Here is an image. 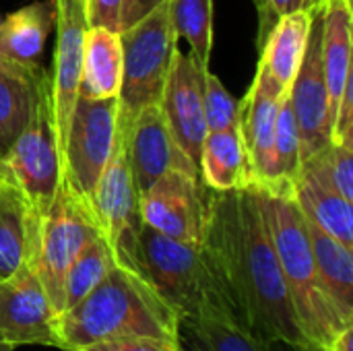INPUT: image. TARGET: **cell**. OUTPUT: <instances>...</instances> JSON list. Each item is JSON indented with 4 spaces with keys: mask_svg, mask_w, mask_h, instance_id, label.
<instances>
[{
    "mask_svg": "<svg viewBox=\"0 0 353 351\" xmlns=\"http://www.w3.org/2000/svg\"><path fill=\"white\" fill-rule=\"evenodd\" d=\"M0 180L23 190L43 213L62 184V153L52 108L50 74L43 72L27 126L0 157Z\"/></svg>",
    "mask_w": 353,
    "mask_h": 351,
    "instance_id": "8992f818",
    "label": "cell"
},
{
    "mask_svg": "<svg viewBox=\"0 0 353 351\" xmlns=\"http://www.w3.org/2000/svg\"><path fill=\"white\" fill-rule=\"evenodd\" d=\"M116 267L114 254L108 242L97 236L93 238L74 259L70 269L64 275V302L62 312L77 306L89 292H93L101 279Z\"/></svg>",
    "mask_w": 353,
    "mask_h": 351,
    "instance_id": "83f0119b",
    "label": "cell"
},
{
    "mask_svg": "<svg viewBox=\"0 0 353 351\" xmlns=\"http://www.w3.org/2000/svg\"><path fill=\"white\" fill-rule=\"evenodd\" d=\"M14 350V345H10L8 341H4L2 337H0V351H12Z\"/></svg>",
    "mask_w": 353,
    "mask_h": 351,
    "instance_id": "74e56055",
    "label": "cell"
},
{
    "mask_svg": "<svg viewBox=\"0 0 353 351\" xmlns=\"http://www.w3.org/2000/svg\"><path fill=\"white\" fill-rule=\"evenodd\" d=\"M143 225L157 234L201 246L207 219V188L192 174L170 170L139 194Z\"/></svg>",
    "mask_w": 353,
    "mask_h": 351,
    "instance_id": "30bf717a",
    "label": "cell"
},
{
    "mask_svg": "<svg viewBox=\"0 0 353 351\" xmlns=\"http://www.w3.org/2000/svg\"><path fill=\"white\" fill-rule=\"evenodd\" d=\"M203 250L234 308L238 325L261 339L306 343L275 248L252 188H207Z\"/></svg>",
    "mask_w": 353,
    "mask_h": 351,
    "instance_id": "6da1fadb",
    "label": "cell"
},
{
    "mask_svg": "<svg viewBox=\"0 0 353 351\" xmlns=\"http://www.w3.org/2000/svg\"><path fill=\"white\" fill-rule=\"evenodd\" d=\"M294 351H329L327 348H323V345H316V343H302V345H298V348H294Z\"/></svg>",
    "mask_w": 353,
    "mask_h": 351,
    "instance_id": "8d00e7d4",
    "label": "cell"
},
{
    "mask_svg": "<svg viewBox=\"0 0 353 351\" xmlns=\"http://www.w3.org/2000/svg\"><path fill=\"white\" fill-rule=\"evenodd\" d=\"M285 87H281L263 64L240 101L238 128L250 166V188L269 190L273 184V143L277 110Z\"/></svg>",
    "mask_w": 353,
    "mask_h": 351,
    "instance_id": "9a60e30c",
    "label": "cell"
},
{
    "mask_svg": "<svg viewBox=\"0 0 353 351\" xmlns=\"http://www.w3.org/2000/svg\"><path fill=\"white\" fill-rule=\"evenodd\" d=\"M304 221L323 290L337 310L353 323V248L331 238L306 217Z\"/></svg>",
    "mask_w": 353,
    "mask_h": 351,
    "instance_id": "cb8c5ba5",
    "label": "cell"
},
{
    "mask_svg": "<svg viewBox=\"0 0 353 351\" xmlns=\"http://www.w3.org/2000/svg\"><path fill=\"white\" fill-rule=\"evenodd\" d=\"M43 70L0 56V157L27 126L37 103Z\"/></svg>",
    "mask_w": 353,
    "mask_h": 351,
    "instance_id": "ffe728a7",
    "label": "cell"
},
{
    "mask_svg": "<svg viewBox=\"0 0 353 351\" xmlns=\"http://www.w3.org/2000/svg\"><path fill=\"white\" fill-rule=\"evenodd\" d=\"M312 159L329 184L345 201L353 203V141H329V145L314 153Z\"/></svg>",
    "mask_w": 353,
    "mask_h": 351,
    "instance_id": "f546056e",
    "label": "cell"
},
{
    "mask_svg": "<svg viewBox=\"0 0 353 351\" xmlns=\"http://www.w3.org/2000/svg\"><path fill=\"white\" fill-rule=\"evenodd\" d=\"M252 190L290 290L302 335L308 343L329 348L337 333L353 323L337 310L323 290L304 215L290 197L273 194L263 188Z\"/></svg>",
    "mask_w": 353,
    "mask_h": 351,
    "instance_id": "3957f363",
    "label": "cell"
},
{
    "mask_svg": "<svg viewBox=\"0 0 353 351\" xmlns=\"http://www.w3.org/2000/svg\"><path fill=\"white\" fill-rule=\"evenodd\" d=\"M300 213L319 230L353 248V207L325 178L316 161L310 157L300 166L290 197Z\"/></svg>",
    "mask_w": 353,
    "mask_h": 351,
    "instance_id": "ac0fdd59",
    "label": "cell"
},
{
    "mask_svg": "<svg viewBox=\"0 0 353 351\" xmlns=\"http://www.w3.org/2000/svg\"><path fill=\"white\" fill-rule=\"evenodd\" d=\"M58 314L33 267L0 279V337L10 345L58 348Z\"/></svg>",
    "mask_w": 353,
    "mask_h": 351,
    "instance_id": "7c38bea8",
    "label": "cell"
},
{
    "mask_svg": "<svg viewBox=\"0 0 353 351\" xmlns=\"http://www.w3.org/2000/svg\"><path fill=\"white\" fill-rule=\"evenodd\" d=\"M122 139L126 145L132 182L139 194L170 170L186 172L199 178L196 166L176 143L159 103L143 108Z\"/></svg>",
    "mask_w": 353,
    "mask_h": 351,
    "instance_id": "2e32d148",
    "label": "cell"
},
{
    "mask_svg": "<svg viewBox=\"0 0 353 351\" xmlns=\"http://www.w3.org/2000/svg\"><path fill=\"white\" fill-rule=\"evenodd\" d=\"M91 209L99 234L108 242L116 265L141 275L139 236L143 219L139 209V192L128 166L126 145L120 132H116L112 155L97 180L95 192L91 197Z\"/></svg>",
    "mask_w": 353,
    "mask_h": 351,
    "instance_id": "ba28073f",
    "label": "cell"
},
{
    "mask_svg": "<svg viewBox=\"0 0 353 351\" xmlns=\"http://www.w3.org/2000/svg\"><path fill=\"white\" fill-rule=\"evenodd\" d=\"M180 319L145 277L114 267L101 283L56 323L60 350H81L114 337L178 341Z\"/></svg>",
    "mask_w": 353,
    "mask_h": 351,
    "instance_id": "7a4b0ae2",
    "label": "cell"
},
{
    "mask_svg": "<svg viewBox=\"0 0 353 351\" xmlns=\"http://www.w3.org/2000/svg\"><path fill=\"white\" fill-rule=\"evenodd\" d=\"M43 211L14 184L0 180V279L33 267L39 254Z\"/></svg>",
    "mask_w": 353,
    "mask_h": 351,
    "instance_id": "e0dca14e",
    "label": "cell"
},
{
    "mask_svg": "<svg viewBox=\"0 0 353 351\" xmlns=\"http://www.w3.org/2000/svg\"><path fill=\"white\" fill-rule=\"evenodd\" d=\"M54 27V4L31 2L0 21V56L21 64H37Z\"/></svg>",
    "mask_w": 353,
    "mask_h": 351,
    "instance_id": "d4e9b609",
    "label": "cell"
},
{
    "mask_svg": "<svg viewBox=\"0 0 353 351\" xmlns=\"http://www.w3.org/2000/svg\"><path fill=\"white\" fill-rule=\"evenodd\" d=\"M77 351H180V345L178 341H165L155 337H114Z\"/></svg>",
    "mask_w": 353,
    "mask_h": 351,
    "instance_id": "d6a6232c",
    "label": "cell"
},
{
    "mask_svg": "<svg viewBox=\"0 0 353 351\" xmlns=\"http://www.w3.org/2000/svg\"><path fill=\"white\" fill-rule=\"evenodd\" d=\"M203 97H205V120L209 132H221L238 126L240 101L225 89L221 79H217L209 68H205Z\"/></svg>",
    "mask_w": 353,
    "mask_h": 351,
    "instance_id": "4dcf8cb0",
    "label": "cell"
},
{
    "mask_svg": "<svg viewBox=\"0 0 353 351\" xmlns=\"http://www.w3.org/2000/svg\"><path fill=\"white\" fill-rule=\"evenodd\" d=\"M205 68L209 66H203L192 54H182L176 50L159 99L161 112L176 143L196 166V170L203 143L209 134L203 97Z\"/></svg>",
    "mask_w": 353,
    "mask_h": 351,
    "instance_id": "5bb4252c",
    "label": "cell"
},
{
    "mask_svg": "<svg viewBox=\"0 0 353 351\" xmlns=\"http://www.w3.org/2000/svg\"><path fill=\"white\" fill-rule=\"evenodd\" d=\"M122 81V41L120 33L105 27H89L85 33L79 97L108 99L118 97Z\"/></svg>",
    "mask_w": 353,
    "mask_h": 351,
    "instance_id": "44dd1931",
    "label": "cell"
},
{
    "mask_svg": "<svg viewBox=\"0 0 353 351\" xmlns=\"http://www.w3.org/2000/svg\"><path fill=\"white\" fill-rule=\"evenodd\" d=\"M165 0H122V10H120V31L132 27L139 23L145 14H149L153 8H157Z\"/></svg>",
    "mask_w": 353,
    "mask_h": 351,
    "instance_id": "e575fe53",
    "label": "cell"
},
{
    "mask_svg": "<svg viewBox=\"0 0 353 351\" xmlns=\"http://www.w3.org/2000/svg\"><path fill=\"white\" fill-rule=\"evenodd\" d=\"M54 4V25H56V46L52 58L50 87H52V108L58 132L60 153L64 151L66 130L70 122V112L79 97L83 48L87 23V0H52Z\"/></svg>",
    "mask_w": 353,
    "mask_h": 351,
    "instance_id": "4fadbf2b",
    "label": "cell"
},
{
    "mask_svg": "<svg viewBox=\"0 0 353 351\" xmlns=\"http://www.w3.org/2000/svg\"><path fill=\"white\" fill-rule=\"evenodd\" d=\"M170 17L178 37L190 46V54L209 66L213 50V0H170Z\"/></svg>",
    "mask_w": 353,
    "mask_h": 351,
    "instance_id": "f1b7e54d",
    "label": "cell"
},
{
    "mask_svg": "<svg viewBox=\"0 0 353 351\" xmlns=\"http://www.w3.org/2000/svg\"><path fill=\"white\" fill-rule=\"evenodd\" d=\"M120 10L122 0H87V23L120 33Z\"/></svg>",
    "mask_w": 353,
    "mask_h": 351,
    "instance_id": "836d02e7",
    "label": "cell"
},
{
    "mask_svg": "<svg viewBox=\"0 0 353 351\" xmlns=\"http://www.w3.org/2000/svg\"><path fill=\"white\" fill-rule=\"evenodd\" d=\"M101 236L91 203L60 184L52 205L43 213L39 254L35 273L46 288V294L56 310L62 314L64 302V275L79 257V252Z\"/></svg>",
    "mask_w": 353,
    "mask_h": 351,
    "instance_id": "52a82bcc",
    "label": "cell"
},
{
    "mask_svg": "<svg viewBox=\"0 0 353 351\" xmlns=\"http://www.w3.org/2000/svg\"><path fill=\"white\" fill-rule=\"evenodd\" d=\"M319 0H263L261 4H256V12H259V31H256V48L261 50L263 41L267 39L269 31L273 29V25L292 12H300V10H308L316 4Z\"/></svg>",
    "mask_w": 353,
    "mask_h": 351,
    "instance_id": "1f68e13d",
    "label": "cell"
},
{
    "mask_svg": "<svg viewBox=\"0 0 353 351\" xmlns=\"http://www.w3.org/2000/svg\"><path fill=\"white\" fill-rule=\"evenodd\" d=\"M288 93L300 132V157L304 163L331 141L329 89L323 62V0L314 6L304 58Z\"/></svg>",
    "mask_w": 353,
    "mask_h": 351,
    "instance_id": "8fae6325",
    "label": "cell"
},
{
    "mask_svg": "<svg viewBox=\"0 0 353 351\" xmlns=\"http://www.w3.org/2000/svg\"><path fill=\"white\" fill-rule=\"evenodd\" d=\"M68 351H77V350H68Z\"/></svg>",
    "mask_w": 353,
    "mask_h": 351,
    "instance_id": "ab89813d",
    "label": "cell"
},
{
    "mask_svg": "<svg viewBox=\"0 0 353 351\" xmlns=\"http://www.w3.org/2000/svg\"><path fill=\"white\" fill-rule=\"evenodd\" d=\"M300 132L290 103L288 89L281 95L277 122H275V143H273V184L267 192L292 197L294 182L300 174Z\"/></svg>",
    "mask_w": 353,
    "mask_h": 351,
    "instance_id": "4316f807",
    "label": "cell"
},
{
    "mask_svg": "<svg viewBox=\"0 0 353 351\" xmlns=\"http://www.w3.org/2000/svg\"><path fill=\"white\" fill-rule=\"evenodd\" d=\"M122 81L118 91V132L124 134L137 114L159 103L178 50V35L170 17V0L161 2L132 27L120 31Z\"/></svg>",
    "mask_w": 353,
    "mask_h": 351,
    "instance_id": "5b68a950",
    "label": "cell"
},
{
    "mask_svg": "<svg viewBox=\"0 0 353 351\" xmlns=\"http://www.w3.org/2000/svg\"><path fill=\"white\" fill-rule=\"evenodd\" d=\"M352 0H323V62L331 128L345 85L352 81Z\"/></svg>",
    "mask_w": 353,
    "mask_h": 351,
    "instance_id": "d6986e66",
    "label": "cell"
},
{
    "mask_svg": "<svg viewBox=\"0 0 353 351\" xmlns=\"http://www.w3.org/2000/svg\"><path fill=\"white\" fill-rule=\"evenodd\" d=\"M353 343V325L345 327L341 333H337V337L331 341V345L327 348L329 351H352Z\"/></svg>",
    "mask_w": 353,
    "mask_h": 351,
    "instance_id": "d590c367",
    "label": "cell"
},
{
    "mask_svg": "<svg viewBox=\"0 0 353 351\" xmlns=\"http://www.w3.org/2000/svg\"><path fill=\"white\" fill-rule=\"evenodd\" d=\"M252 2H254V6H256V4H261L263 0H252Z\"/></svg>",
    "mask_w": 353,
    "mask_h": 351,
    "instance_id": "f35d334b",
    "label": "cell"
},
{
    "mask_svg": "<svg viewBox=\"0 0 353 351\" xmlns=\"http://www.w3.org/2000/svg\"><path fill=\"white\" fill-rule=\"evenodd\" d=\"M139 263L141 275L180 321H236L228 294L203 246L176 242L143 225L139 236Z\"/></svg>",
    "mask_w": 353,
    "mask_h": 351,
    "instance_id": "277c9868",
    "label": "cell"
},
{
    "mask_svg": "<svg viewBox=\"0 0 353 351\" xmlns=\"http://www.w3.org/2000/svg\"><path fill=\"white\" fill-rule=\"evenodd\" d=\"M314 6L308 10H300V12L281 17L273 25V29L269 31L267 39L263 41V46L259 50L261 52L259 64H263L267 68V72L285 89L292 85V81L300 68V62L304 58Z\"/></svg>",
    "mask_w": 353,
    "mask_h": 351,
    "instance_id": "603a6c76",
    "label": "cell"
},
{
    "mask_svg": "<svg viewBox=\"0 0 353 351\" xmlns=\"http://www.w3.org/2000/svg\"><path fill=\"white\" fill-rule=\"evenodd\" d=\"M199 180L215 192L250 188V166L238 126L207 134L199 159Z\"/></svg>",
    "mask_w": 353,
    "mask_h": 351,
    "instance_id": "7402d4cb",
    "label": "cell"
},
{
    "mask_svg": "<svg viewBox=\"0 0 353 351\" xmlns=\"http://www.w3.org/2000/svg\"><path fill=\"white\" fill-rule=\"evenodd\" d=\"M118 132V97H77L62 151V184L91 203Z\"/></svg>",
    "mask_w": 353,
    "mask_h": 351,
    "instance_id": "9c48e42d",
    "label": "cell"
},
{
    "mask_svg": "<svg viewBox=\"0 0 353 351\" xmlns=\"http://www.w3.org/2000/svg\"><path fill=\"white\" fill-rule=\"evenodd\" d=\"M180 351H290L292 345L267 341L228 319L180 321Z\"/></svg>",
    "mask_w": 353,
    "mask_h": 351,
    "instance_id": "484cf974",
    "label": "cell"
}]
</instances>
